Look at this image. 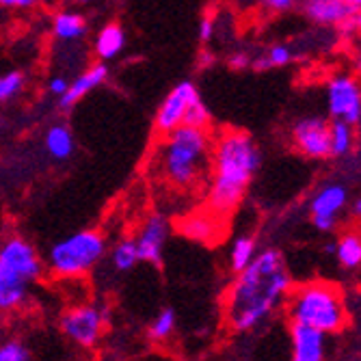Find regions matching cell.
I'll return each mask as SVG.
<instances>
[{"label":"cell","instance_id":"cell-1","mask_svg":"<svg viewBox=\"0 0 361 361\" xmlns=\"http://www.w3.org/2000/svg\"><path fill=\"white\" fill-rule=\"evenodd\" d=\"M290 288L292 279L286 271L283 255L277 249L255 253L227 294L225 314L229 326L234 331L255 329L275 312Z\"/></svg>","mask_w":361,"mask_h":361},{"label":"cell","instance_id":"cell-34","mask_svg":"<svg viewBox=\"0 0 361 361\" xmlns=\"http://www.w3.org/2000/svg\"><path fill=\"white\" fill-rule=\"evenodd\" d=\"M35 5H37V0H0V7H5V9H30Z\"/></svg>","mask_w":361,"mask_h":361},{"label":"cell","instance_id":"cell-2","mask_svg":"<svg viewBox=\"0 0 361 361\" xmlns=\"http://www.w3.org/2000/svg\"><path fill=\"white\" fill-rule=\"evenodd\" d=\"M262 154L245 133H225L212 152V184L208 206L212 214L227 216L243 202L245 190L259 169Z\"/></svg>","mask_w":361,"mask_h":361},{"label":"cell","instance_id":"cell-31","mask_svg":"<svg viewBox=\"0 0 361 361\" xmlns=\"http://www.w3.org/2000/svg\"><path fill=\"white\" fill-rule=\"evenodd\" d=\"M214 37V20L210 16H206L202 22H200V39L204 44H208L210 39Z\"/></svg>","mask_w":361,"mask_h":361},{"label":"cell","instance_id":"cell-35","mask_svg":"<svg viewBox=\"0 0 361 361\" xmlns=\"http://www.w3.org/2000/svg\"><path fill=\"white\" fill-rule=\"evenodd\" d=\"M264 5L273 11H288V9H292L294 0H264Z\"/></svg>","mask_w":361,"mask_h":361},{"label":"cell","instance_id":"cell-20","mask_svg":"<svg viewBox=\"0 0 361 361\" xmlns=\"http://www.w3.org/2000/svg\"><path fill=\"white\" fill-rule=\"evenodd\" d=\"M216 214H212V216H204V214H200V216H190V219H186L184 223H182V232L188 236V238H192V240H200V243H212L214 240V236H216V232H219V227H216Z\"/></svg>","mask_w":361,"mask_h":361},{"label":"cell","instance_id":"cell-11","mask_svg":"<svg viewBox=\"0 0 361 361\" xmlns=\"http://www.w3.org/2000/svg\"><path fill=\"white\" fill-rule=\"evenodd\" d=\"M0 262H5L7 267L18 271L28 283L39 279V275L44 271V264H42L37 251L32 249L30 243H26L20 236H13L0 245Z\"/></svg>","mask_w":361,"mask_h":361},{"label":"cell","instance_id":"cell-21","mask_svg":"<svg viewBox=\"0 0 361 361\" xmlns=\"http://www.w3.org/2000/svg\"><path fill=\"white\" fill-rule=\"evenodd\" d=\"M141 262L139 257V249H137V240H121L115 245L113 253H111V264L115 271L123 273V271H130V269H135L137 264Z\"/></svg>","mask_w":361,"mask_h":361},{"label":"cell","instance_id":"cell-6","mask_svg":"<svg viewBox=\"0 0 361 361\" xmlns=\"http://www.w3.org/2000/svg\"><path fill=\"white\" fill-rule=\"evenodd\" d=\"M106 312L97 305H76L61 318V331L80 348H95L102 340Z\"/></svg>","mask_w":361,"mask_h":361},{"label":"cell","instance_id":"cell-16","mask_svg":"<svg viewBox=\"0 0 361 361\" xmlns=\"http://www.w3.org/2000/svg\"><path fill=\"white\" fill-rule=\"evenodd\" d=\"M126 48V32L119 24H106L100 32H97L93 50L100 61H113L119 56V52Z\"/></svg>","mask_w":361,"mask_h":361},{"label":"cell","instance_id":"cell-38","mask_svg":"<svg viewBox=\"0 0 361 361\" xmlns=\"http://www.w3.org/2000/svg\"><path fill=\"white\" fill-rule=\"evenodd\" d=\"M353 214L357 216V219H361V197L355 202V206H353Z\"/></svg>","mask_w":361,"mask_h":361},{"label":"cell","instance_id":"cell-29","mask_svg":"<svg viewBox=\"0 0 361 361\" xmlns=\"http://www.w3.org/2000/svg\"><path fill=\"white\" fill-rule=\"evenodd\" d=\"M292 50L288 46H273L269 52H267V59H269V65L271 68H283V65H288L292 61Z\"/></svg>","mask_w":361,"mask_h":361},{"label":"cell","instance_id":"cell-25","mask_svg":"<svg viewBox=\"0 0 361 361\" xmlns=\"http://www.w3.org/2000/svg\"><path fill=\"white\" fill-rule=\"evenodd\" d=\"M353 147V128L350 123L336 119L331 123V154L342 156Z\"/></svg>","mask_w":361,"mask_h":361},{"label":"cell","instance_id":"cell-27","mask_svg":"<svg viewBox=\"0 0 361 361\" xmlns=\"http://www.w3.org/2000/svg\"><path fill=\"white\" fill-rule=\"evenodd\" d=\"M30 357L28 346L20 340L0 342V361H28Z\"/></svg>","mask_w":361,"mask_h":361},{"label":"cell","instance_id":"cell-32","mask_svg":"<svg viewBox=\"0 0 361 361\" xmlns=\"http://www.w3.org/2000/svg\"><path fill=\"white\" fill-rule=\"evenodd\" d=\"M227 63H229V68H232V70H245L247 65H251V59L245 52H234L232 56H229Z\"/></svg>","mask_w":361,"mask_h":361},{"label":"cell","instance_id":"cell-17","mask_svg":"<svg viewBox=\"0 0 361 361\" xmlns=\"http://www.w3.org/2000/svg\"><path fill=\"white\" fill-rule=\"evenodd\" d=\"M52 35L59 42H78L87 35V20L80 13L74 11H61L54 16L52 22Z\"/></svg>","mask_w":361,"mask_h":361},{"label":"cell","instance_id":"cell-36","mask_svg":"<svg viewBox=\"0 0 361 361\" xmlns=\"http://www.w3.org/2000/svg\"><path fill=\"white\" fill-rule=\"evenodd\" d=\"M212 63H214L212 52H202V56H200V65H202V68H208V65H212Z\"/></svg>","mask_w":361,"mask_h":361},{"label":"cell","instance_id":"cell-22","mask_svg":"<svg viewBox=\"0 0 361 361\" xmlns=\"http://www.w3.org/2000/svg\"><path fill=\"white\" fill-rule=\"evenodd\" d=\"M338 259L344 269H355L361 264V236L355 232H348L340 238L336 247Z\"/></svg>","mask_w":361,"mask_h":361},{"label":"cell","instance_id":"cell-15","mask_svg":"<svg viewBox=\"0 0 361 361\" xmlns=\"http://www.w3.org/2000/svg\"><path fill=\"white\" fill-rule=\"evenodd\" d=\"M305 11L318 24H340L357 13L346 5V0H307Z\"/></svg>","mask_w":361,"mask_h":361},{"label":"cell","instance_id":"cell-13","mask_svg":"<svg viewBox=\"0 0 361 361\" xmlns=\"http://www.w3.org/2000/svg\"><path fill=\"white\" fill-rule=\"evenodd\" d=\"M106 78H109V68H106V63H95V65H91V68L85 70V72L68 87V91H65V93L59 97V106H61L63 111L74 109L85 95H89L93 89L100 87Z\"/></svg>","mask_w":361,"mask_h":361},{"label":"cell","instance_id":"cell-30","mask_svg":"<svg viewBox=\"0 0 361 361\" xmlns=\"http://www.w3.org/2000/svg\"><path fill=\"white\" fill-rule=\"evenodd\" d=\"M68 87H70V82H68V78H65V76H52L50 82H48V91L52 95H56V97H61L65 91H68Z\"/></svg>","mask_w":361,"mask_h":361},{"label":"cell","instance_id":"cell-37","mask_svg":"<svg viewBox=\"0 0 361 361\" xmlns=\"http://www.w3.org/2000/svg\"><path fill=\"white\" fill-rule=\"evenodd\" d=\"M346 5H348L353 11H361V0H346Z\"/></svg>","mask_w":361,"mask_h":361},{"label":"cell","instance_id":"cell-24","mask_svg":"<svg viewBox=\"0 0 361 361\" xmlns=\"http://www.w3.org/2000/svg\"><path fill=\"white\" fill-rule=\"evenodd\" d=\"M255 257V240L249 236H240L234 240L232 251H229V264H232L234 273H240L245 267H249V262Z\"/></svg>","mask_w":361,"mask_h":361},{"label":"cell","instance_id":"cell-28","mask_svg":"<svg viewBox=\"0 0 361 361\" xmlns=\"http://www.w3.org/2000/svg\"><path fill=\"white\" fill-rule=\"evenodd\" d=\"M184 123L186 126H195V128H208V123H210V111L204 104L202 97L188 106V111L184 115Z\"/></svg>","mask_w":361,"mask_h":361},{"label":"cell","instance_id":"cell-8","mask_svg":"<svg viewBox=\"0 0 361 361\" xmlns=\"http://www.w3.org/2000/svg\"><path fill=\"white\" fill-rule=\"evenodd\" d=\"M292 143L307 158H329L331 156V123L320 117H305L294 123Z\"/></svg>","mask_w":361,"mask_h":361},{"label":"cell","instance_id":"cell-9","mask_svg":"<svg viewBox=\"0 0 361 361\" xmlns=\"http://www.w3.org/2000/svg\"><path fill=\"white\" fill-rule=\"evenodd\" d=\"M329 113L346 123H357L361 119V87L350 76H338L326 87Z\"/></svg>","mask_w":361,"mask_h":361},{"label":"cell","instance_id":"cell-14","mask_svg":"<svg viewBox=\"0 0 361 361\" xmlns=\"http://www.w3.org/2000/svg\"><path fill=\"white\" fill-rule=\"evenodd\" d=\"M28 281L7 267L5 262H0V312H11L20 307L28 294Z\"/></svg>","mask_w":361,"mask_h":361},{"label":"cell","instance_id":"cell-12","mask_svg":"<svg viewBox=\"0 0 361 361\" xmlns=\"http://www.w3.org/2000/svg\"><path fill=\"white\" fill-rule=\"evenodd\" d=\"M290 340H292V359L294 361H322L326 348V334L314 329L310 324L294 322L290 324Z\"/></svg>","mask_w":361,"mask_h":361},{"label":"cell","instance_id":"cell-10","mask_svg":"<svg viewBox=\"0 0 361 361\" xmlns=\"http://www.w3.org/2000/svg\"><path fill=\"white\" fill-rule=\"evenodd\" d=\"M169 238V221L162 214H149L137 236V249L141 262H147L152 267L162 264V255H165Z\"/></svg>","mask_w":361,"mask_h":361},{"label":"cell","instance_id":"cell-39","mask_svg":"<svg viewBox=\"0 0 361 361\" xmlns=\"http://www.w3.org/2000/svg\"><path fill=\"white\" fill-rule=\"evenodd\" d=\"M355 30L359 32V37H361V11L355 13Z\"/></svg>","mask_w":361,"mask_h":361},{"label":"cell","instance_id":"cell-33","mask_svg":"<svg viewBox=\"0 0 361 361\" xmlns=\"http://www.w3.org/2000/svg\"><path fill=\"white\" fill-rule=\"evenodd\" d=\"M314 225L320 232H331L336 227V216H324V214H314Z\"/></svg>","mask_w":361,"mask_h":361},{"label":"cell","instance_id":"cell-3","mask_svg":"<svg viewBox=\"0 0 361 361\" xmlns=\"http://www.w3.org/2000/svg\"><path fill=\"white\" fill-rule=\"evenodd\" d=\"M160 176L178 188H190L210 167V137L206 128L180 123L158 147Z\"/></svg>","mask_w":361,"mask_h":361},{"label":"cell","instance_id":"cell-26","mask_svg":"<svg viewBox=\"0 0 361 361\" xmlns=\"http://www.w3.org/2000/svg\"><path fill=\"white\" fill-rule=\"evenodd\" d=\"M24 89V76L22 72H7L0 76V104L9 102Z\"/></svg>","mask_w":361,"mask_h":361},{"label":"cell","instance_id":"cell-4","mask_svg":"<svg viewBox=\"0 0 361 361\" xmlns=\"http://www.w3.org/2000/svg\"><path fill=\"white\" fill-rule=\"evenodd\" d=\"M290 320L310 324L322 334H340L346 322L348 312L344 305V297L338 286L326 281H312L299 288H290Z\"/></svg>","mask_w":361,"mask_h":361},{"label":"cell","instance_id":"cell-41","mask_svg":"<svg viewBox=\"0 0 361 361\" xmlns=\"http://www.w3.org/2000/svg\"><path fill=\"white\" fill-rule=\"evenodd\" d=\"M80 3H93V0H80Z\"/></svg>","mask_w":361,"mask_h":361},{"label":"cell","instance_id":"cell-19","mask_svg":"<svg viewBox=\"0 0 361 361\" xmlns=\"http://www.w3.org/2000/svg\"><path fill=\"white\" fill-rule=\"evenodd\" d=\"M74 135L68 126L54 123L46 133V149L54 160H68L74 154Z\"/></svg>","mask_w":361,"mask_h":361},{"label":"cell","instance_id":"cell-5","mask_svg":"<svg viewBox=\"0 0 361 361\" xmlns=\"http://www.w3.org/2000/svg\"><path fill=\"white\" fill-rule=\"evenodd\" d=\"M106 251V240L95 229L76 232L52 245L48 253V267L59 277H80L89 273Z\"/></svg>","mask_w":361,"mask_h":361},{"label":"cell","instance_id":"cell-40","mask_svg":"<svg viewBox=\"0 0 361 361\" xmlns=\"http://www.w3.org/2000/svg\"><path fill=\"white\" fill-rule=\"evenodd\" d=\"M0 340H3V320H0Z\"/></svg>","mask_w":361,"mask_h":361},{"label":"cell","instance_id":"cell-7","mask_svg":"<svg viewBox=\"0 0 361 361\" xmlns=\"http://www.w3.org/2000/svg\"><path fill=\"white\" fill-rule=\"evenodd\" d=\"M200 97L202 95H200V91H197V87H195L192 80L178 82L171 89V93L165 97V100H162V104L158 106V111H156L154 123H156L158 133L160 135H167V133H171L173 128H178L180 123H184V115H186L188 106L192 102L200 100Z\"/></svg>","mask_w":361,"mask_h":361},{"label":"cell","instance_id":"cell-23","mask_svg":"<svg viewBox=\"0 0 361 361\" xmlns=\"http://www.w3.org/2000/svg\"><path fill=\"white\" fill-rule=\"evenodd\" d=\"M176 324H178V316L171 307L167 310H162L149 324V329H147V336L152 342H165L167 338L173 336L176 331Z\"/></svg>","mask_w":361,"mask_h":361},{"label":"cell","instance_id":"cell-18","mask_svg":"<svg viewBox=\"0 0 361 361\" xmlns=\"http://www.w3.org/2000/svg\"><path fill=\"white\" fill-rule=\"evenodd\" d=\"M346 204V188L340 184H326L312 202V214L338 216V212Z\"/></svg>","mask_w":361,"mask_h":361}]
</instances>
